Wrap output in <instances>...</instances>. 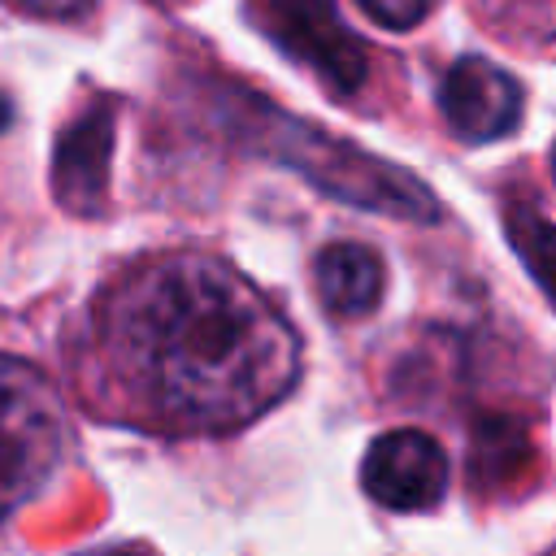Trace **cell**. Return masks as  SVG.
<instances>
[{
    "label": "cell",
    "instance_id": "1",
    "mask_svg": "<svg viewBox=\"0 0 556 556\" xmlns=\"http://www.w3.org/2000/svg\"><path fill=\"white\" fill-rule=\"evenodd\" d=\"M78 404L156 439H226L304 369L291 317L222 252L156 248L113 265L65 326Z\"/></svg>",
    "mask_w": 556,
    "mask_h": 556
},
{
    "label": "cell",
    "instance_id": "2",
    "mask_svg": "<svg viewBox=\"0 0 556 556\" xmlns=\"http://www.w3.org/2000/svg\"><path fill=\"white\" fill-rule=\"evenodd\" d=\"M74 430L61 387L26 356L0 352V521L30 508L70 465Z\"/></svg>",
    "mask_w": 556,
    "mask_h": 556
},
{
    "label": "cell",
    "instance_id": "3",
    "mask_svg": "<svg viewBox=\"0 0 556 556\" xmlns=\"http://www.w3.org/2000/svg\"><path fill=\"white\" fill-rule=\"evenodd\" d=\"M447 482L452 460L443 443L413 426L378 434L361 460V486L387 513H430L443 504Z\"/></svg>",
    "mask_w": 556,
    "mask_h": 556
},
{
    "label": "cell",
    "instance_id": "4",
    "mask_svg": "<svg viewBox=\"0 0 556 556\" xmlns=\"http://www.w3.org/2000/svg\"><path fill=\"white\" fill-rule=\"evenodd\" d=\"M439 113L460 143L504 139L521 122V83L482 56H460L439 83Z\"/></svg>",
    "mask_w": 556,
    "mask_h": 556
},
{
    "label": "cell",
    "instance_id": "5",
    "mask_svg": "<svg viewBox=\"0 0 556 556\" xmlns=\"http://www.w3.org/2000/svg\"><path fill=\"white\" fill-rule=\"evenodd\" d=\"M313 287L330 317H369L382 300V256L361 239H334L313 256Z\"/></svg>",
    "mask_w": 556,
    "mask_h": 556
},
{
    "label": "cell",
    "instance_id": "6",
    "mask_svg": "<svg viewBox=\"0 0 556 556\" xmlns=\"http://www.w3.org/2000/svg\"><path fill=\"white\" fill-rule=\"evenodd\" d=\"M478 22L495 30V39L530 52H547L552 39V0H469Z\"/></svg>",
    "mask_w": 556,
    "mask_h": 556
},
{
    "label": "cell",
    "instance_id": "7",
    "mask_svg": "<svg viewBox=\"0 0 556 556\" xmlns=\"http://www.w3.org/2000/svg\"><path fill=\"white\" fill-rule=\"evenodd\" d=\"M356 9L382 30H417L439 9V0H356Z\"/></svg>",
    "mask_w": 556,
    "mask_h": 556
},
{
    "label": "cell",
    "instance_id": "8",
    "mask_svg": "<svg viewBox=\"0 0 556 556\" xmlns=\"http://www.w3.org/2000/svg\"><path fill=\"white\" fill-rule=\"evenodd\" d=\"M4 4L35 22H87L96 13V0H4Z\"/></svg>",
    "mask_w": 556,
    "mask_h": 556
}]
</instances>
